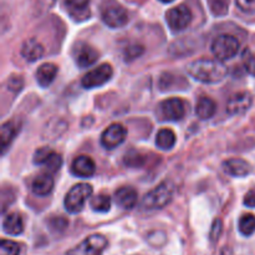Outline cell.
I'll return each instance as SVG.
<instances>
[{"label":"cell","mask_w":255,"mask_h":255,"mask_svg":"<svg viewBox=\"0 0 255 255\" xmlns=\"http://www.w3.org/2000/svg\"><path fill=\"white\" fill-rule=\"evenodd\" d=\"M239 51V41L234 36L223 34L217 36L212 42V52L218 60H228Z\"/></svg>","instance_id":"obj_4"},{"label":"cell","mask_w":255,"mask_h":255,"mask_svg":"<svg viewBox=\"0 0 255 255\" xmlns=\"http://www.w3.org/2000/svg\"><path fill=\"white\" fill-rule=\"evenodd\" d=\"M236 4L246 14L255 12V0H236Z\"/></svg>","instance_id":"obj_34"},{"label":"cell","mask_w":255,"mask_h":255,"mask_svg":"<svg viewBox=\"0 0 255 255\" xmlns=\"http://www.w3.org/2000/svg\"><path fill=\"white\" fill-rule=\"evenodd\" d=\"M92 194V187L87 183H80L72 187L65 197V208L69 213H79L82 211L85 202Z\"/></svg>","instance_id":"obj_3"},{"label":"cell","mask_w":255,"mask_h":255,"mask_svg":"<svg viewBox=\"0 0 255 255\" xmlns=\"http://www.w3.org/2000/svg\"><path fill=\"white\" fill-rule=\"evenodd\" d=\"M143 51H144V49L142 45L132 44L125 49L124 57L126 61H133V60H136L137 57L141 56V55L143 54Z\"/></svg>","instance_id":"obj_28"},{"label":"cell","mask_w":255,"mask_h":255,"mask_svg":"<svg viewBox=\"0 0 255 255\" xmlns=\"http://www.w3.org/2000/svg\"><path fill=\"white\" fill-rule=\"evenodd\" d=\"M17 133V126L14 124V122H5L1 126V133H0V137H1V148L2 151L7 148L10 143L12 142V139L15 138Z\"/></svg>","instance_id":"obj_23"},{"label":"cell","mask_w":255,"mask_h":255,"mask_svg":"<svg viewBox=\"0 0 255 255\" xmlns=\"http://www.w3.org/2000/svg\"><path fill=\"white\" fill-rule=\"evenodd\" d=\"M90 206L95 212L106 213L111 208V198L107 194H97L90 201Z\"/></svg>","instance_id":"obj_24"},{"label":"cell","mask_w":255,"mask_h":255,"mask_svg":"<svg viewBox=\"0 0 255 255\" xmlns=\"http://www.w3.org/2000/svg\"><path fill=\"white\" fill-rule=\"evenodd\" d=\"M174 193V186L172 182L164 181L157 186L153 191L147 193L142 199V207L147 211H156L166 207L172 201Z\"/></svg>","instance_id":"obj_2"},{"label":"cell","mask_w":255,"mask_h":255,"mask_svg":"<svg viewBox=\"0 0 255 255\" xmlns=\"http://www.w3.org/2000/svg\"><path fill=\"white\" fill-rule=\"evenodd\" d=\"M243 64L246 67V71L252 76H255V54L246 50L243 54Z\"/></svg>","instance_id":"obj_30"},{"label":"cell","mask_w":255,"mask_h":255,"mask_svg":"<svg viewBox=\"0 0 255 255\" xmlns=\"http://www.w3.org/2000/svg\"><path fill=\"white\" fill-rule=\"evenodd\" d=\"M20 246L12 241L2 239L0 243V255H19Z\"/></svg>","instance_id":"obj_27"},{"label":"cell","mask_w":255,"mask_h":255,"mask_svg":"<svg viewBox=\"0 0 255 255\" xmlns=\"http://www.w3.org/2000/svg\"><path fill=\"white\" fill-rule=\"evenodd\" d=\"M223 169L226 173H228L229 176L233 177L248 176L252 172L251 164L241 158H232L226 161L223 163Z\"/></svg>","instance_id":"obj_14"},{"label":"cell","mask_w":255,"mask_h":255,"mask_svg":"<svg viewBox=\"0 0 255 255\" xmlns=\"http://www.w3.org/2000/svg\"><path fill=\"white\" fill-rule=\"evenodd\" d=\"M52 153H54V151H52L51 148H49V147H42V148H39L34 154V163L45 164Z\"/></svg>","instance_id":"obj_31"},{"label":"cell","mask_w":255,"mask_h":255,"mask_svg":"<svg viewBox=\"0 0 255 255\" xmlns=\"http://www.w3.org/2000/svg\"><path fill=\"white\" fill-rule=\"evenodd\" d=\"M47 224H49L51 231L57 232V233H61V232H64L65 229L67 228L69 222H67V219H65L64 217H54V218H51L49 222H47Z\"/></svg>","instance_id":"obj_29"},{"label":"cell","mask_w":255,"mask_h":255,"mask_svg":"<svg viewBox=\"0 0 255 255\" xmlns=\"http://www.w3.org/2000/svg\"><path fill=\"white\" fill-rule=\"evenodd\" d=\"M127 136V129L120 124H112L102 132L101 144L106 149H114L124 143Z\"/></svg>","instance_id":"obj_10"},{"label":"cell","mask_w":255,"mask_h":255,"mask_svg":"<svg viewBox=\"0 0 255 255\" xmlns=\"http://www.w3.org/2000/svg\"><path fill=\"white\" fill-rule=\"evenodd\" d=\"M159 1H162V2H172V1H173V0H159Z\"/></svg>","instance_id":"obj_39"},{"label":"cell","mask_w":255,"mask_h":255,"mask_svg":"<svg viewBox=\"0 0 255 255\" xmlns=\"http://www.w3.org/2000/svg\"><path fill=\"white\" fill-rule=\"evenodd\" d=\"M124 162L127 167L139 168L141 166H143L144 156H142V154L137 151H129L125 154Z\"/></svg>","instance_id":"obj_26"},{"label":"cell","mask_w":255,"mask_h":255,"mask_svg":"<svg viewBox=\"0 0 255 255\" xmlns=\"http://www.w3.org/2000/svg\"><path fill=\"white\" fill-rule=\"evenodd\" d=\"M52 188H54V179L50 174L46 173L37 176L31 184L32 192L40 197H45L51 193Z\"/></svg>","instance_id":"obj_18"},{"label":"cell","mask_w":255,"mask_h":255,"mask_svg":"<svg viewBox=\"0 0 255 255\" xmlns=\"http://www.w3.org/2000/svg\"><path fill=\"white\" fill-rule=\"evenodd\" d=\"M96 171L95 162L89 156H80L74 159L71 164V172L77 177H91Z\"/></svg>","instance_id":"obj_12"},{"label":"cell","mask_w":255,"mask_h":255,"mask_svg":"<svg viewBox=\"0 0 255 255\" xmlns=\"http://www.w3.org/2000/svg\"><path fill=\"white\" fill-rule=\"evenodd\" d=\"M107 239L101 234H92L82 241L79 246L67 252L66 255H102L107 248Z\"/></svg>","instance_id":"obj_5"},{"label":"cell","mask_w":255,"mask_h":255,"mask_svg":"<svg viewBox=\"0 0 255 255\" xmlns=\"http://www.w3.org/2000/svg\"><path fill=\"white\" fill-rule=\"evenodd\" d=\"M115 199H116V203L124 209H132L138 202V194L136 189L131 187H124L116 191Z\"/></svg>","instance_id":"obj_16"},{"label":"cell","mask_w":255,"mask_h":255,"mask_svg":"<svg viewBox=\"0 0 255 255\" xmlns=\"http://www.w3.org/2000/svg\"><path fill=\"white\" fill-rule=\"evenodd\" d=\"M102 20L107 26L117 29V27H122L127 24L128 14H127L126 9L122 7L121 5L112 4L102 10Z\"/></svg>","instance_id":"obj_9"},{"label":"cell","mask_w":255,"mask_h":255,"mask_svg":"<svg viewBox=\"0 0 255 255\" xmlns=\"http://www.w3.org/2000/svg\"><path fill=\"white\" fill-rule=\"evenodd\" d=\"M211 7L212 11L216 15H224L227 12V9H228L227 2L224 0H212Z\"/></svg>","instance_id":"obj_36"},{"label":"cell","mask_w":255,"mask_h":255,"mask_svg":"<svg viewBox=\"0 0 255 255\" xmlns=\"http://www.w3.org/2000/svg\"><path fill=\"white\" fill-rule=\"evenodd\" d=\"M156 144L158 148L163 149V151H168V149L173 148V146L176 144V134L172 129L162 128L157 133Z\"/></svg>","instance_id":"obj_22"},{"label":"cell","mask_w":255,"mask_h":255,"mask_svg":"<svg viewBox=\"0 0 255 255\" xmlns=\"http://www.w3.org/2000/svg\"><path fill=\"white\" fill-rule=\"evenodd\" d=\"M217 111V105L209 97H202L197 102L196 106V115L201 120H209L214 116Z\"/></svg>","instance_id":"obj_20"},{"label":"cell","mask_w":255,"mask_h":255,"mask_svg":"<svg viewBox=\"0 0 255 255\" xmlns=\"http://www.w3.org/2000/svg\"><path fill=\"white\" fill-rule=\"evenodd\" d=\"M167 24L168 26L173 30L174 32L182 31V30L187 29L192 21V12L189 7L186 5H178L174 6L167 12L166 15Z\"/></svg>","instance_id":"obj_7"},{"label":"cell","mask_w":255,"mask_h":255,"mask_svg":"<svg viewBox=\"0 0 255 255\" xmlns=\"http://www.w3.org/2000/svg\"><path fill=\"white\" fill-rule=\"evenodd\" d=\"M188 74L194 80L203 84H217L222 81L228 74V70L219 60L202 59L193 61L187 67Z\"/></svg>","instance_id":"obj_1"},{"label":"cell","mask_w":255,"mask_h":255,"mask_svg":"<svg viewBox=\"0 0 255 255\" xmlns=\"http://www.w3.org/2000/svg\"><path fill=\"white\" fill-rule=\"evenodd\" d=\"M244 204L249 208H255V188L249 191L244 197Z\"/></svg>","instance_id":"obj_38"},{"label":"cell","mask_w":255,"mask_h":255,"mask_svg":"<svg viewBox=\"0 0 255 255\" xmlns=\"http://www.w3.org/2000/svg\"><path fill=\"white\" fill-rule=\"evenodd\" d=\"M67 6L72 10H76V11H81L85 10L89 5L90 0H65Z\"/></svg>","instance_id":"obj_37"},{"label":"cell","mask_w":255,"mask_h":255,"mask_svg":"<svg viewBox=\"0 0 255 255\" xmlns=\"http://www.w3.org/2000/svg\"><path fill=\"white\" fill-rule=\"evenodd\" d=\"M57 75V66L50 62H45L37 69L36 80L37 84L41 87H47L52 84L54 79Z\"/></svg>","instance_id":"obj_17"},{"label":"cell","mask_w":255,"mask_h":255,"mask_svg":"<svg viewBox=\"0 0 255 255\" xmlns=\"http://www.w3.org/2000/svg\"><path fill=\"white\" fill-rule=\"evenodd\" d=\"M222 232H223V222H222V219L217 218L216 221L213 222V224H212L211 233H209V238H211V241L213 242V243L218 241Z\"/></svg>","instance_id":"obj_33"},{"label":"cell","mask_w":255,"mask_h":255,"mask_svg":"<svg viewBox=\"0 0 255 255\" xmlns=\"http://www.w3.org/2000/svg\"><path fill=\"white\" fill-rule=\"evenodd\" d=\"M159 112H161L162 120L179 121L186 116V102L177 97L164 100L159 105Z\"/></svg>","instance_id":"obj_8"},{"label":"cell","mask_w":255,"mask_h":255,"mask_svg":"<svg viewBox=\"0 0 255 255\" xmlns=\"http://www.w3.org/2000/svg\"><path fill=\"white\" fill-rule=\"evenodd\" d=\"M253 104V97L249 92H238L229 99L227 111L231 115H243L248 111Z\"/></svg>","instance_id":"obj_11"},{"label":"cell","mask_w":255,"mask_h":255,"mask_svg":"<svg viewBox=\"0 0 255 255\" xmlns=\"http://www.w3.org/2000/svg\"><path fill=\"white\" fill-rule=\"evenodd\" d=\"M99 59V52L94 47L89 46L86 44H80V47L76 51V64L81 69L90 67L92 64Z\"/></svg>","instance_id":"obj_15"},{"label":"cell","mask_w":255,"mask_h":255,"mask_svg":"<svg viewBox=\"0 0 255 255\" xmlns=\"http://www.w3.org/2000/svg\"><path fill=\"white\" fill-rule=\"evenodd\" d=\"M114 75L111 65L102 64L99 67L94 69L92 71L87 72L81 80V85L84 89H95V87L102 86L110 81V79Z\"/></svg>","instance_id":"obj_6"},{"label":"cell","mask_w":255,"mask_h":255,"mask_svg":"<svg viewBox=\"0 0 255 255\" xmlns=\"http://www.w3.org/2000/svg\"><path fill=\"white\" fill-rule=\"evenodd\" d=\"M45 166H46L47 171L51 172V173H55V172H57L60 169V167L62 166V158L60 154H57L56 152H54V153L50 156V158L47 159V162L45 163Z\"/></svg>","instance_id":"obj_32"},{"label":"cell","mask_w":255,"mask_h":255,"mask_svg":"<svg viewBox=\"0 0 255 255\" xmlns=\"http://www.w3.org/2000/svg\"><path fill=\"white\" fill-rule=\"evenodd\" d=\"M66 127L67 125L64 120H54L46 125L44 132H42V136L45 137V139H56L66 131Z\"/></svg>","instance_id":"obj_21"},{"label":"cell","mask_w":255,"mask_h":255,"mask_svg":"<svg viewBox=\"0 0 255 255\" xmlns=\"http://www.w3.org/2000/svg\"><path fill=\"white\" fill-rule=\"evenodd\" d=\"M44 52V46L35 39L25 40L24 44L21 45V49H20L21 56L29 62H34L39 60L40 57H42Z\"/></svg>","instance_id":"obj_13"},{"label":"cell","mask_w":255,"mask_h":255,"mask_svg":"<svg viewBox=\"0 0 255 255\" xmlns=\"http://www.w3.org/2000/svg\"><path fill=\"white\" fill-rule=\"evenodd\" d=\"M239 232L243 236L249 237L255 232V217L253 214H246L239 221Z\"/></svg>","instance_id":"obj_25"},{"label":"cell","mask_w":255,"mask_h":255,"mask_svg":"<svg viewBox=\"0 0 255 255\" xmlns=\"http://www.w3.org/2000/svg\"><path fill=\"white\" fill-rule=\"evenodd\" d=\"M6 86L10 91H14V92H19L21 91L22 86H24V80L22 77L19 76H12L7 80L6 82Z\"/></svg>","instance_id":"obj_35"},{"label":"cell","mask_w":255,"mask_h":255,"mask_svg":"<svg viewBox=\"0 0 255 255\" xmlns=\"http://www.w3.org/2000/svg\"><path fill=\"white\" fill-rule=\"evenodd\" d=\"M2 229L6 234L10 236H19L24 231V223H22V218L20 214L17 213H10L9 216L5 217L4 222H2Z\"/></svg>","instance_id":"obj_19"}]
</instances>
